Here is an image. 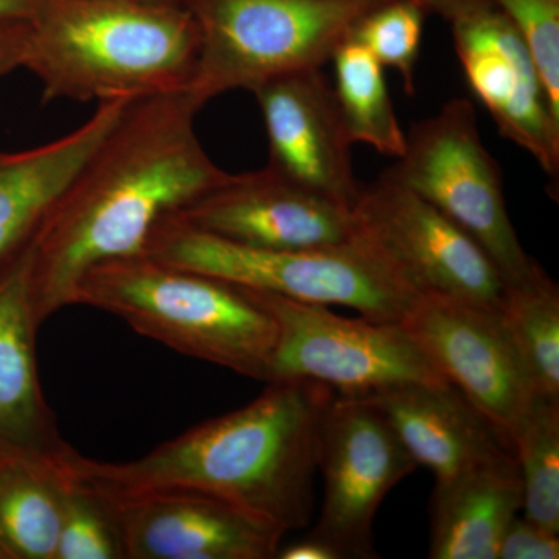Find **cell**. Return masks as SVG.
Masks as SVG:
<instances>
[{
    "label": "cell",
    "instance_id": "5",
    "mask_svg": "<svg viewBox=\"0 0 559 559\" xmlns=\"http://www.w3.org/2000/svg\"><path fill=\"white\" fill-rule=\"evenodd\" d=\"M143 255L242 288L352 308L378 322H401L421 296L359 230L342 245L275 250L224 240L170 216L154 230Z\"/></svg>",
    "mask_w": 559,
    "mask_h": 559
},
{
    "label": "cell",
    "instance_id": "31",
    "mask_svg": "<svg viewBox=\"0 0 559 559\" xmlns=\"http://www.w3.org/2000/svg\"><path fill=\"white\" fill-rule=\"evenodd\" d=\"M38 5L39 0H0V24L28 21Z\"/></svg>",
    "mask_w": 559,
    "mask_h": 559
},
{
    "label": "cell",
    "instance_id": "2",
    "mask_svg": "<svg viewBox=\"0 0 559 559\" xmlns=\"http://www.w3.org/2000/svg\"><path fill=\"white\" fill-rule=\"evenodd\" d=\"M334 395L316 381H271L248 406L201 423L140 459L98 462L73 451L70 466L108 491L207 492L286 535L310 525L320 423Z\"/></svg>",
    "mask_w": 559,
    "mask_h": 559
},
{
    "label": "cell",
    "instance_id": "30",
    "mask_svg": "<svg viewBox=\"0 0 559 559\" xmlns=\"http://www.w3.org/2000/svg\"><path fill=\"white\" fill-rule=\"evenodd\" d=\"M430 13L440 14L448 22L455 20L460 14L476 9L487 0H419Z\"/></svg>",
    "mask_w": 559,
    "mask_h": 559
},
{
    "label": "cell",
    "instance_id": "32",
    "mask_svg": "<svg viewBox=\"0 0 559 559\" xmlns=\"http://www.w3.org/2000/svg\"><path fill=\"white\" fill-rule=\"evenodd\" d=\"M0 559H9V557H7L5 551H3L2 547H0Z\"/></svg>",
    "mask_w": 559,
    "mask_h": 559
},
{
    "label": "cell",
    "instance_id": "29",
    "mask_svg": "<svg viewBox=\"0 0 559 559\" xmlns=\"http://www.w3.org/2000/svg\"><path fill=\"white\" fill-rule=\"evenodd\" d=\"M278 559H340L336 551L330 549L322 540L307 535L304 538L282 547L277 551Z\"/></svg>",
    "mask_w": 559,
    "mask_h": 559
},
{
    "label": "cell",
    "instance_id": "19",
    "mask_svg": "<svg viewBox=\"0 0 559 559\" xmlns=\"http://www.w3.org/2000/svg\"><path fill=\"white\" fill-rule=\"evenodd\" d=\"M522 510L513 452L450 480L430 499V559H498L500 540Z\"/></svg>",
    "mask_w": 559,
    "mask_h": 559
},
{
    "label": "cell",
    "instance_id": "25",
    "mask_svg": "<svg viewBox=\"0 0 559 559\" xmlns=\"http://www.w3.org/2000/svg\"><path fill=\"white\" fill-rule=\"evenodd\" d=\"M429 13L419 0H385L367 13L349 36L384 68L395 69L411 95L415 92V66Z\"/></svg>",
    "mask_w": 559,
    "mask_h": 559
},
{
    "label": "cell",
    "instance_id": "16",
    "mask_svg": "<svg viewBox=\"0 0 559 559\" xmlns=\"http://www.w3.org/2000/svg\"><path fill=\"white\" fill-rule=\"evenodd\" d=\"M130 103H98L90 119L60 139L17 153L0 151V280L31 253L62 190Z\"/></svg>",
    "mask_w": 559,
    "mask_h": 559
},
{
    "label": "cell",
    "instance_id": "3",
    "mask_svg": "<svg viewBox=\"0 0 559 559\" xmlns=\"http://www.w3.org/2000/svg\"><path fill=\"white\" fill-rule=\"evenodd\" d=\"M24 69L43 100H142L182 94L200 35L182 0H39Z\"/></svg>",
    "mask_w": 559,
    "mask_h": 559
},
{
    "label": "cell",
    "instance_id": "1",
    "mask_svg": "<svg viewBox=\"0 0 559 559\" xmlns=\"http://www.w3.org/2000/svg\"><path fill=\"white\" fill-rule=\"evenodd\" d=\"M198 112L186 92L131 102L70 179L33 242L39 323L75 305L87 271L143 255L165 219L229 180L202 148Z\"/></svg>",
    "mask_w": 559,
    "mask_h": 559
},
{
    "label": "cell",
    "instance_id": "21",
    "mask_svg": "<svg viewBox=\"0 0 559 559\" xmlns=\"http://www.w3.org/2000/svg\"><path fill=\"white\" fill-rule=\"evenodd\" d=\"M331 61L336 75L334 97L349 142L400 157L406 148V134L390 98L384 66L352 38L337 47Z\"/></svg>",
    "mask_w": 559,
    "mask_h": 559
},
{
    "label": "cell",
    "instance_id": "12",
    "mask_svg": "<svg viewBox=\"0 0 559 559\" xmlns=\"http://www.w3.org/2000/svg\"><path fill=\"white\" fill-rule=\"evenodd\" d=\"M94 487L116 518L124 559H272L285 536L270 522L207 492Z\"/></svg>",
    "mask_w": 559,
    "mask_h": 559
},
{
    "label": "cell",
    "instance_id": "6",
    "mask_svg": "<svg viewBox=\"0 0 559 559\" xmlns=\"http://www.w3.org/2000/svg\"><path fill=\"white\" fill-rule=\"evenodd\" d=\"M385 0H187L200 35L187 97L198 109L224 92L320 69Z\"/></svg>",
    "mask_w": 559,
    "mask_h": 559
},
{
    "label": "cell",
    "instance_id": "33",
    "mask_svg": "<svg viewBox=\"0 0 559 559\" xmlns=\"http://www.w3.org/2000/svg\"><path fill=\"white\" fill-rule=\"evenodd\" d=\"M182 2H187V0H182Z\"/></svg>",
    "mask_w": 559,
    "mask_h": 559
},
{
    "label": "cell",
    "instance_id": "23",
    "mask_svg": "<svg viewBox=\"0 0 559 559\" xmlns=\"http://www.w3.org/2000/svg\"><path fill=\"white\" fill-rule=\"evenodd\" d=\"M510 441L522 481V516L559 535V400L536 395Z\"/></svg>",
    "mask_w": 559,
    "mask_h": 559
},
{
    "label": "cell",
    "instance_id": "11",
    "mask_svg": "<svg viewBox=\"0 0 559 559\" xmlns=\"http://www.w3.org/2000/svg\"><path fill=\"white\" fill-rule=\"evenodd\" d=\"M401 323L437 373L511 444L536 392L499 311L421 294Z\"/></svg>",
    "mask_w": 559,
    "mask_h": 559
},
{
    "label": "cell",
    "instance_id": "9",
    "mask_svg": "<svg viewBox=\"0 0 559 559\" xmlns=\"http://www.w3.org/2000/svg\"><path fill=\"white\" fill-rule=\"evenodd\" d=\"M418 468L369 396L336 393L320 423L318 469L325 492L308 535L340 559L378 558L373 521L382 500Z\"/></svg>",
    "mask_w": 559,
    "mask_h": 559
},
{
    "label": "cell",
    "instance_id": "14",
    "mask_svg": "<svg viewBox=\"0 0 559 559\" xmlns=\"http://www.w3.org/2000/svg\"><path fill=\"white\" fill-rule=\"evenodd\" d=\"M175 218L224 240L261 249L325 248L358 234L352 209L280 178L266 167L231 175Z\"/></svg>",
    "mask_w": 559,
    "mask_h": 559
},
{
    "label": "cell",
    "instance_id": "20",
    "mask_svg": "<svg viewBox=\"0 0 559 559\" xmlns=\"http://www.w3.org/2000/svg\"><path fill=\"white\" fill-rule=\"evenodd\" d=\"M69 459L0 455V547L9 559H55Z\"/></svg>",
    "mask_w": 559,
    "mask_h": 559
},
{
    "label": "cell",
    "instance_id": "24",
    "mask_svg": "<svg viewBox=\"0 0 559 559\" xmlns=\"http://www.w3.org/2000/svg\"><path fill=\"white\" fill-rule=\"evenodd\" d=\"M55 559H124L108 500L72 469L70 459Z\"/></svg>",
    "mask_w": 559,
    "mask_h": 559
},
{
    "label": "cell",
    "instance_id": "18",
    "mask_svg": "<svg viewBox=\"0 0 559 559\" xmlns=\"http://www.w3.org/2000/svg\"><path fill=\"white\" fill-rule=\"evenodd\" d=\"M366 396L415 463L432 471L437 481L513 452L506 437L448 382L400 385Z\"/></svg>",
    "mask_w": 559,
    "mask_h": 559
},
{
    "label": "cell",
    "instance_id": "27",
    "mask_svg": "<svg viewBox=\"0 0 559 559\" xmlns=\"http://www.w3.org/2000/svg\"><path fill=\"white\" fill-rule=\"evenodd\" d=\"M559 536L540 528L527 518L510 522L499 546L498 559H558Z\"/></svg>",
    "mask_w": 559,
    "mask_h": 559
},
{
    "label": "cell",
    "instance_id": "7",
    "mask_svg": "<svg viewBox=\"0 0 559 559\" xmlns=\"http://www.w3.org/2000/svg\"><path fill=\"white\" fill-rule=\"evenodd\" d=\"M384 173L466 231L492 261L506 289L543 274L511 224L499 165L481 142L469 100L454 98L414 124L404 153Z\"/></svg>",
    "mask_w": 559,
    "mask_h": 559
},
{
    "label": "cell",
    "instance_id": "15",
    "mask_svg": "<svg viewBox=\"0 0 559 559\" xmlns=\"http://www.w3.org/2000/svg\"><path fill=\"white\" fill-rule=\"evenodd\" d=\"M263 114L266 168L296 186L355 207L362 186L333 87L320 69L300 70L253 91Z\"/></svg>",
    "mask_w": 559,
    "mask_h": 559
},
{
    "label": "cell",
    "instance_id": "26",
    "mask_svg": "<svg viewBox=\"0 0 559 559\" xmlns=\"http://www.w3.org/2000/svg\"><path fill=\"white\" fill-rule=\"evenodd\" d=\"M520 33L559 112V0H491Z\"/></svg>",
    "mask_w": 559,
    "mask_h": 559
},
{
    "label": "cell",
    "instance_id": "22",
    "mask_svg": "<svg viewBox=\"0 0 559 559\" xmlns=\"http://www.w3.org/2000/svg\"><path fill=\"white\" fill-rule=\"evenodd\" d=\"M536 395L559 400V290L546 274L507 288L499 311Z\"/></svg>",
    "mask_w": 559,
    "mask_h": 559
},
{
    "label": "cell",
    "instance_id": "13",
    "mask_svg": "<svg viewBox=\"0 0 559 559\" xmlns=\"http://www.w3.org/2000/svg\"><path fill=\"white\" fill-rule=\"evenodd\" d=\"M450 24L466 81L500 134L532 154L557 182L559 112L520 33L491 0Z\"/></svg>",
    "mask_w": 559,
    "mask_h": 559
},
{
    "label": "cell",
    "instance_id": "17",
    "mask_svg": "<svg viewBox=\"0 0 559 559\" xmlns=\"http://www.w3.org/2000/svg\"><path fill=\"white\" fill-rule=\"evenodd\" d=\"M31 253L0 280V455L62 465L73 448L62 440L40 388Z\"/></svg>",
    "mask_w": 559,
    "mask_h": 559
},
{
    "label": "cell",
    "instance_id": "10",
    "mask_svg": "<svg viewBox=\"0 0 559 559\" xmlns=\"http://www.w3.org/2000/svg\"><path fill=\"white\" fill-rule=\"evenodd\" d=\"M356 226L419 294L500 311L506 283L485 250L417 193L382 173L360 189Z\"/></svg>",
    "mask_w": 559,
    "mask_h": 559
},
{
    "label": "cell",
    "instance_id": "4",
    "mask_svg": "<svg viewBox=\"0 0 559 559\" xmlns=\"http://www.w3.org/2000/svg\"><path fill=\"white\" fill-rule=\"evenodd\" d=\"M75 305L98 308L182 355L270 381L278 329L249 289L148 255L84 274Z\"/></svg>",
    "mask_w": 559,
    "mask_h": 559
},
{
    "label": "cell",
    "instance_id": "8",
    "mask_svg": "<svg viewBox=\"0 0 559 559\" xmlns=\"http://www.w3.org/2000/svg\"><path fill=\"white\" fill-rule=\"evenodd\" d=\"M249 290L277 323L267 382L316 381L341 395L360 396L447 382L401 322L341 318L323 305Z\"/></svg>",
    "mask_w": 559,
    "mask_h": 559
},
{
    "label": "cell",
    "instance_id": "28",
    "mask_svg": "<svg viewBox=\"0 0 559 559\" xmlns=\"http://www.w3.org/2000/svg\"><path fill=\"white\" fill-rule=\"evenodd\" d=\"M27 40V21L0 24V79L14 70L24 69Z\"/></svg>",
    "mask_w": 559,
    "mask_h": 559
}]
</instances>
